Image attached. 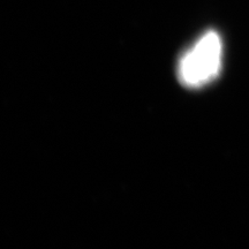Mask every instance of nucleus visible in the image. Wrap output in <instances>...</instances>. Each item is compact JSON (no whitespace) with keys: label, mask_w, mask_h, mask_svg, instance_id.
Returning a JSON list of instances; mask_svg holds the SVG:
<instances>
[{"label":"nucleus","mask_w":249,"mask_h":249,"mask_svg":"<svg viewBox=\"0 0 249 249\" xmlns=\"http://www.w3.org/2000/svg\"><path fill=\"white\" fill-rule=\"evenodd\" d=\"M222 65V38L216 31L209 30L180 59L179 80L188 88H201L219 76Z\"/></svg>","instance_id":"1"}]
</instances>
